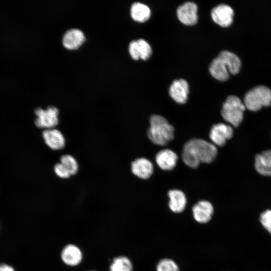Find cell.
<instances>
[{
	"instance_id": "6da1fadb",
	"label": "cell",
	"mask_w": 271,
	"mask_h": 271,
	"mask_svg": "<svg viewBox=\"0 0 271 271\" xmlns=\"http://www.w3.org/2000/svg\"><path fill=\"white\" fill-rule=\"evenodd\" d=\"M217 155V149L213 144L202 139L194 138L185 144L182 158L187 166L196 168L201 163H211Z\"/></svg>"
},
{
	"instance_id": "7a4b0ae2",
	"label": "cell",
	"mask_w": 271,
	"mask_h": 271,
	"mask_svg": "<svg viewBox=\"0 0 271 271\" xmlns=\"http://www.w3.org/2000/svg\"><path fill=\"white\" fill-rule=\"evenodd\" d=\"M174 128L164 117L153 115L150 118L147 136L154 144L165 146L174 137Z\"/></svg>"
},
{
	"instance_id": "3957f363",
	"label": "cell",
	"mask_w": 271,
	"mask_h": 271,
	"mask_svg": "<svg viewBox=\"0 0 271 271\" xmlns=\"http://www.w3.org/2000/svg\"><path fill=\"white\" fill-rule=\"evenodd\" d=\"M245 108L244 103L238 97L231 95L223 103L221 113L226 122L237 127L243 120Z\"/></svg>"
},
{
	"instance_id": "277c9868",
	"label": "cell",
	"mask_w": 271,
	"mask_h": 271,
	"mask_svg": "<svg viewBox=\"0 0 271 271\" xmlns=\"http://www.w3.org/2000/svg\"><path fill=\"white\" fill-rule=\"evenodd\" d=\"M244 104L248 109L256 111L271 105V90L264 86H256L245 94Z\"/></svg>"
},
{
	"instance_id": "5b68a950",
	"label": "cell",
	"mask_w": 271,
	"mask_h": 271,
	"mask_svg": "<svg viewBox=\"0 0 271 271\" xmlns=\"http://www.w3.org/2000/svg\"><path fill=\"white\" fill-rule=\"evenodd\" d=\"M58 113V109L55 106H50L46 109L37 108L35 110L36 116L35 124L39 128H54L59 122Z\"/></svg>"
},
{
	"instance_id": "8992f818",
	"label": "cell",
	"mask_w": 271,
	"mask_h": 271,
	"mask_svg": "<svg viewBox=\"0 0 271 271\" xmlns=\"http://www.w3.org/2000/svg\"><path fill=\"white\" fill-rule=\"evenodd\" d=\"M213 214V206L207 200H200L192 208L193 218L196 222L200 224L209 223L211 220Z\"/></svg>"
},
{
	"instance_id": "52a82bcc",
	"label": "cell",
	"mask_w": 271,
	"mask_h": 271,
	"mask_svg": "<svg viewBox=\"0 0 271 271\" xmlns=\"http://www.w3.org/2000/svg\"><path fill=\"white\" fill-rule=\"evenodd\" d=\"M209 69L214 78L224 81L229 78V72L231 70V65L228 59L219 53L210 63Z\"/></svg>"
},
{
	"instance_id": "ba28073f",
	"label": "cell",
	"mask_w": 271,
	"mask_h": 271,
	"mask_svg": "<svg viewBox=\"0 0 271 271\" xmlns=\"http://www.w3.org/2000/svg\"><path fill=\"white\" fill-rule=\"evenodd\" d=\"M213 20L219 25L226 27L233 21L234 11L232 8L225 4H221L214 7L211 12Z\"/></svg>"
},
{
	"instance_id": "9c48e42d",
	"label": "cell",
	"mask_w": 271,
	"mask_h": 271,
	"mask_svg": "<svg viewBox=\"0 0 271 271\" xmlns=\"http://www.w3.org/2000/svg\"><path fill=\"white\" fill-rule=\"evenodd\" d=\"M177 15L183 24L186 25H195L198 21L197 6L194 2H185L177 8Z\"/></svg>"
},
{
	"instance_id": "30bf717a",
	"label": "cell",
	"mask_w": 271,
	"mask_h": 271,
	"mask_svg": "<svg viewBox=\"0 0 271 271\" xmlns=\"http://www.w3.org/2000/svg\"><path fill=\"white\" fill-rule=\"evenodd\" d=\"M233 132V129L230 125L218 123L212 126L209 137L214 144L218 146H223L227 140L232 137Z\"/></svg>"
},
{
	"instance_id": "8fae6325",
	"label": "cell",
	"mask_w": 271,
	"mask_h": 271,
	"mask_svg": "<svg viewBox=\"0 0 271 271\" xmlns=\"http://www.w3.org/2000/svg\"><path fill=\"white\" fill-rule=\"evenodd\" d=\"M171 97L177 103L186 102L189 93V86L187 81L183 79L175 80L171 84L169 90Z\"/></svg>"
},
{
	"instance_id": "7c38bea8",
	"label": "cell",
	"mask_w": 271,
	"mask_h": 271,
	"mask_svg": "<svg viewBox=\"0 0 271 271\" xmlns=\"http://www.w3.org/2000/svg\"><path fill=\"white\" fill-rule=\"evenodd\" d=\"M61 258L62 261L69 266L79 265L83 259V254L81 249L72 244L66 245L62 250Z\"/></svg>"
},
{
	"instance_id": "4fadbf2b",
	"label": "cell",
	"mask_w": 271,
	"mask_h": 271,
	"mask_svg": "<svg viewBox=\"0 0 271 271\" xmlns=\"http://www.w3.org/2000/svg\"><path fill=\"white\" fill-rule=\"evenodd\" d=\"M168 207L174 213H182L187 205V198L185 194L179 189H172L168 192Z\"/></svg>"
},
{
	"instance_id": "5bb4252c",
	"label": "cell",
	"mask_w": 271,
	"mask_h": 271,
	"mask_svg": "<svg viewBox=\"0 0 271 271\" xmlns=\"http://www.w3.org/2000/svg\"><path fill=\"white\" fill-rule=\"evenodd\" d=\"M155 160L162 170L170 171L175 168L178 160V156L171 149H165L157 153Z\"/></svg>"
},
{
	"instance_id": "9a60e30c",
	"label": "cell",
	"mask_w": 271,
	"mask_h": 271,
	"mask_svg": "<svg viewBox=\"0 0 271 271\" xmlns=\"http://www.w3.org/2000/svg\"><path fill=\"white\" fill-rule=\"evenodd\" d=\"M129 52L132 58L135 60L141 58L146 60L152 54V49L149 43L143 39L134 40L129 45Z\"/></svg>"
},
{
	"instance_id": "2e32d148",
	"label": "cell",
	"mask_w": 271,
	"mask_h": 271,
	"mask_svg": "<svg viewBox=\"0 0 271 271\" xmlns=\"http://www.w3.org/2000/svg\"><path fill=\"white\" fill-rule=\"evenodd\" d=\"M42 136L45 144L51 149H62L65 145V139L60 131L52 128L45 129Z\"/></svg>"
},
{
	"instance_id": "e0dca14e",
	"label": "cell",
	"mask_w": 271,
	"mask_h": 271,
	"mask_svg": "<svg viewBox=\"0 0 271 271\" xmlns=\"http://www.w3.org/2000/svg\"><path fill=\"white\" fill-rule=\"evenodd\" d=\"M85 39V35L82 31L78 28H71L64 34L62 43L66 48L75 49L78 48Z\"/></svg>"
},
{
	"instance_id": "ac0fdd59",
	"label": "cell",
	"mask_w": 271,
	"mask_h": 271,
	"mask_svg": "<svg viewBox=\"0 0 271 271\" xmlns=\"http://www.w3.org/2000/svg\"><path fill=\"white\" fill-rule=\"evenodd\" d=\"M131 171L138 178L147 179L153 173V166L146 158H139L131 163Z\"/></svg>"
},
{
	"instance_id": "d6986e66",
	"label": "cell",
	"mask_w": 271,
	"mask_h": 271,
	"mask_svg": "<svg viewBox=\"0 0 271 271\" xmlns=\"http://www.w3.org/2000/svg\"><path fill=\"white\" fill-rule=\"evenodd\" d=\"M255 166L261 175L271 176V150L264 151L256 156Z\"/></svg>"
},
{
	"instance_id": "ffe728a7",
	"label": "cell",
	"mask_w": 271,
	"mask_h": 271,
	"mask_svg": "<svg viewBox=\"0 0 271 271\" xmlns=\"http://www.w3.org/2000/svg\"><path fill=\"white\" fill-rule=\"evenodd\" d=\"M130 12L132 18L139 22L147 21L151 15L150 8L147 5L140 2H136L132 5Z\"/></svg>"
},
{
	"instance_id": "44dd1931",
	"label": "cell",
	"mask_w": 271,
	"mask_h": 271,
	"mask_svg": "<svg viewBox=\"0 0 271 271\" xmlns=\"http://www.w3.org/2000/svg\"><path fill=\"white\" fill-rule=\"evenodd\" d=\"M131 260L125 256H119L113 259L109 267L110 271H133Z\"/></svg>"
},
{
	"instance_id": "7402d4cb",
	"label": "cell",
	"mask_w": 271,
	"mask_h": 271,
	"mask_svg": "<svg viewBox=\"0 0 271 271\" xmlns=\"http://www.w3.org/2000/svg\"><path fill=\"white\" fill-rule=\"evenodd\" d=\"M156 271H180L177 263L173 259L165 257L159 260L155 266Z\"/></svg>"
},
{
	"instance_id": "603a6c76",
	"label": "cell",
	"mask_w": 271,
	"mask_h": 271,
	"mask_svg": "<svg viewBox=\"0 0 271 271\" xmlns=\"http://www.w3.org/2000/svg\"><path fill=\"white\" fill-rule=\"evenodd\" d=\"M60 162L70 174L74 175L78 170V164L75 158L70 155H64L60 159Z\"/></svg>"
},
{
	"instance_id": "cb8c5ba5",
	"label": "cell",
	"mask_w": 271,
	"mask_h": 271,
	"mask_svg": "<svg viewBox=\"0 0 271 271\" xmlns=\"http://www.w3.org/2000/svg\"><path fill=\"white\" fill-rule=\"evenodd\" d=\"M260 221L263 227L271 233V209L266 210L261 214Z\"/></svg>"
},
{
	"instance_id": "d4e9b609",
	"label": "cell",
	"mask_w": 271,
	"mask_h": 271,
	"mask_svg": "<svg viewBox=\"0 0 271 271\" xmlns=\"http://www.w3.org/2000/svg\"><path fill=\"white\" fill-rule=\"evenodd\" d=\"M54 170L57 176L61 178L67 179L71 176L69 172L61 163H57L54 165Z\"/></svg>"
},
{
	"instance_id": "484cf974",
	"label": "cell",
	"mask_w": 271,
	"mask_h": 271,
	"mask_svg": "<svg viewBox=\"0 0 271 271\" xmlns=\"http://www.w3.org/2000/svg\"><path fill=\"white\" fill-rule=\"evenodd\" d=\"M0 271H15L14 268L6 264H0Z\"/></svg>"
},
{
	"instance_id": "4316f807",
	"label": "cell",
	"mask_w": 271,
	"mask_h": 271,
	"mask_svg": "<svg viewBox=\"0 0 271 271\" xmlns=\"http://www.w3.org/2000/svg\"><path fill=\"white\" fill-rule=\"evenodd\" d=\"M89 271H95V270H89Z\"/></svg>"
}]
</instances>
